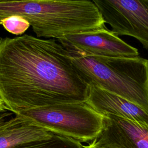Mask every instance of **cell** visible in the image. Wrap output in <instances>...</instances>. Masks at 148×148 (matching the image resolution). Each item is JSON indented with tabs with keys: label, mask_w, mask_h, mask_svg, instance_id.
I'll list each match as a JSON object with an SVG mask.
<instances>
[{
	"label": "cell",
	"mask_w": 148,
	"mask_h": 148,
	"mask_svg": "<svg viewBox=\"0 0 148 148\" xmlns=\"http://www.w3.org/2000/svg\"><path fill=\"white\" fill-rule=\"evenodd\" d=\"M147 82H148V64H147Z\"/></svg>",
	"instance_id": "obj_14"
},
{
	"label": "cell",
	"mask_w": 148,
	"mask_h": 148,
	"mask_svg": "<svg viewBox=\"0 0 148 148\" xmlns=\"http://www.w3.org/2000/svg\"><path fill=\"white\" fill-rule=\"evenodd\" d=\"M66 49L102 57L136 58L138 50L105 27L69 34L58 39Z\"/></svg>",
	"instance_id": "obj_6"
},
{
	"label": "cell",
	"mask_w": 148,
	"mask_h": 148,
	"mask_svg": "<svg viewBox=\"0 0 148 148\" xmlns=\"http://www.w3.org/2000/svg\"><path fill=\"white\" fill-rule=\"evenodd\" d=\"M12 112L54 134L81 143L94 140L103 127V116L86 102L61 103Z\"/></svg>",
	"instance_id": "obj_4"
},
{
	"label": "cell",
	"mask_w": 148,
	"mask_h": 148,
	"mask_svg": "<svg viewBox=\"0 0 148 148\" xmlns=\"http://www.w3.org/2000/svg\"><path fill=\"white\" fill-rule=\"evenodd\" d=\"M100 134L88 148H148V127L120 117L103 116Z\"/></svg>",
	"instance_id": "obj_7"
},
{
	"label": "cell",
	"mask_w": 148,
	"mask_h": 148,
	"mask_svg": "<svg viewBox=\"0 0 148 148\" xmlns=\"http://www.w3.org/2000/svg\"><path fill=\"white\" fill-rule=\"evenodd\" d=\"M8 110L6 106L5 105L4 103L3 102V101L1 100V99L0 98V112L1 111H4Z\"/></svg>",
	"instance_id": "obj_13"
},
{
	"label": "cell",
	"mask_w": 148,
	"mask_h": 148,
	"mask_svg": "<svg viewBox=\"0 0 148 148\" xmlns=\"http://www.w3.org/2000/svg\"><path fill=\"white\" fill-rule=\"evenodd\" d=\"M54 134L14 115L6 122L0 132V148L18 146L51 139Z\"/></svg>",
	"instance_id": "obj_9"
},
{
	"label": "cell",
	"mask_w": 148,
	"mask_h": 148,
	"mask_svg": "<svg viewBox=\"0 0 148 148\" xmlns=\"http://www.w3.org/2000/svg\"><path fill=\"white\" fill-rule=\"evenodd\" d=\"M84 148H88V147H87L86 146H84Z\"/></svg>",
	"instance_id": "obj_15"
},
{
	"label": "cell",
	"mask_w": 148,
	"mask_h": 148,
	"mask_svg": "<svg viewBox=\"0 0 148 148\" xmlns=\"http://www.w3.org/2000/svg\"><path fill=\"white\" fill-rule=\"evenodd\" d=\"M13 113L8 110L0 112V132L3 126L5 125L6 121L10 118Z\"/></svg>",
	"instance_id": "obj_12"
},
{
	"label": "cell",
	"mask_w": 148,
	"mask_h": 148,
	"mask_svg": "<svg viewBox=\"0 0 148 148\" xmlns=\"http://www.w3.org/2000/svg\"><path fill=\"white\" fill-rule=\"evenodd\" d=\"M89 89L56 40L0 38V98L8 110L86 102Z\"/></svg>",
	"instance_id": "obj_1"
},
{
	"label": "cell",
	"mask_w": 148,
	"mask_h": 148,
	"mask_svg": "<svg viewBox=\"0 0 148 148\" xmlns=\"http://www.w3.org/2000/svg\"><path fill=\"white\" fill-rule=\"evenodd\" d=\"M68 51L79 76L89 86L117 94L148 111L147 60Z\"/></svg>",
	"instance_id": "obj_3"
},
{
	"label": "cell",
	"mask_w": 148,
	"mask_h": 148,
	"mask_svg": "<svg viewBox=\"0 0 148 148\" xmlns=\"http://www.w3.org/2000/svg\"><path fill=\"white\" fill-rule=\"evenodd\" d=\"M86 103L102 116L110 114L148 127V111L117 94L90 86Z\"/></svg>",
	"instance_id": "obj_8"
},
{
	"label": "cell",
	"mask_w": 148,
	"mask_h": 148,
	"mask_svg": "<svg viewBox=\"0 0 148 148\" xmlns=\"http://www.w3.org/2000/svg\"><path fill=\"white\" fill-rule=\"evenodd\" d=\"M12 15L27 20L40 38L58 40L67 34L105 27L97 6L87 0L0 1V21Z\"/></svg>",
	"instance_id": "obj_2"
},
{
	"label": "cell",
	"mask_w": 148,
	"mask_h": 148,
	"mask_svg": "<svg viewBox=\"0 0 148 148\" xmlns=\"http://www.w3.org/2000/svg\"><path fill=\"white\" fill-rule=\"evenodd\" d=\"M92 1L113 33L132 36L148 50V0Z\"/></svg>",
	"instance_id": "obj_5"
},
{
	"label": "cell",
	"mask_w": 148,
	"mask_h": 148,
	"mask_svg": "<svg viewBox=\"0 0 148 148\" xmlns=\"http://www.w3.org/2000/svg\"><path fill=\"white\" fill-rule=\"evenodd\" d=\"M13 148H84L82 143L73 139L54 134L48 140L18 146Z\"/></svg>",
	"instance_id": "obj_10"
},
{
	"label": "cell",
	"mask_w": 148,
	"mask_h": 148,
	"mask_svg": "<svg viewBox=\"0 0 148 148\" xmlns=\"http://www.w3.org/2000/svg\"><path fill=\"white\" fill-rule=\"evenodd\" d=\"M0 24L7 31L16 35L24 34L30 26L27 20L18 15H12L3 18L0 21Z\"/></svg>",
	"instance_id": "obj_11"
}]
</instances>
